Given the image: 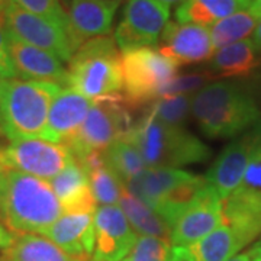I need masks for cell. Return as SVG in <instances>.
Listing matches in <instances>:
<instances>
[{
	"mask_svg": "<svg viewBox=\"0 0 261 261\" xmlns=\"http://www.w3.org/2000/svg\"><path fill=\"white\" fill-rule=\"evenodd\" d=\"M65 3H67V5H68V3H70V0H64ZM111 2H116V3H119V5H121L122 3V0H111Z\"/></svg>",
	"mask_w": 261,
	"mask_h": 261,
	"instance_id": "ee69618b",
	"label": "cell"
},
{
	"mask_svg": "<svg viewBox=\"0 0 261 261\" xmlns=\"http://www.w3.org/2000/svg\"><path fill=\"white\" fill-rule=\"evenodd\" d=\"M214 79L215 77L209 73V70L197 71V73H187L183 75L177 74L163 89L160 97L177 96V94H195Z\"/></svg>",
	"mask_w": 261,
	"mask_h": 261,
	"instance_id": "1f68e13d",
	"label": "cell"
},
{
	"mask_svg": "<svg viewBox=\"0 0 261 261\" xmlns=\"http://www.w3.org/2000/svg\"><path fill=\"white\" fill-rule=\"evenodd\" d=\"M192 100L193 94L164 96L148 105L147 111L163 123L183 126L192 115Z\"/></svg>",
	"mask_w": 261,
	"mask_h": 261,
	"instance_id": "f546056e",
	"label": "cell"
},
{
	"mask_svg": "<svg viewBox=\"0 0 261 261\" xmlns=\"http://www.w3.org/2000/svg\"><path fill=\"white\" fill-rule=\"evenodd\" d=\"M123 187L157 212L171 228L178 216L202 195L207 181L180 168L145 167Z\"/></svg>",
	"mask_w": 261,
	"mask_h": 261,
	"instance_id": "5b68a950",
	"label": "cell"
},
{
	"mask_svg": "<svg viewBox=\"0 0 261 261\" xmlns=\"http://www.w3.org/2000/svg\"><path fill=\"white\" fill-rule=\"evenodd\" d=\"M224 224L222 200L207 185L202 195L187 207L170 228L174 247H190Z\"/></svg>",
	"mask_w": 261,
	"mask_h": 261,
	"instance_id": "5bb4252c",
	"label": "cell"
},
{
	"mask_svg": "<svg viewBox=\"0 0 261 261\" xmlns=\"http://www.w3.org/2000/svg\"><path fill=\"white\" fill-rule=\"evenodd\" d=\"M261 65V57L252 39H244L218 49L211 58L209 73L215 79H247Z\"/></svg>",
	"mask_w": 261,
	"mask_h": 261,
	"instance_id": "7402d4cb",
	"label": "cell"
},
{
	"mask_svg": "<svg viewBox=\"0 0 261 261\" xmlns=\"http://www.w3.org/2000/svg\"><path fill=\"white\" fill-rule=\"evenodd\" d=\"M15 238H16V235L9 231L8 228H6V225H3L0 222V250H8L12 244L15 243Z\"/></svg>",
	"mask_w": 261,
	"mask_h": 261,
	"instance_id": "e575fe53",
	"label": "cell"
},
{
	"mask_svg": "<svg viewBox=\"0 0 261 261\" xmlns=\"http://www.w3.org/2000/svg\"><path fill=\"white\" fill-rule=\"evenodd\" d=\"M12 2L27 12L53 20L64 28L67 27V12L60 0H12Z\"/></svg>",
	"mask_w": 261,
	"mask_h": 261,
	"instance_id": "d6a6232c",
	"label": "cell"
},
{
	"mask_svg": "<svg viewBox=\"0 0 261 261\" xmlns=\"http://www.w3.org/2000/svg\"><path fill=\"white\" fill-rule=\"evenodd\" d=\"M0 203H2V192H0Z\"/></svg>",
	"mask_w": 261,
	"mask_h": 261,
	"instance_id": "bcb514c9",
	"label": "cell"
},
{
	"mask_svg": "<svg viewBox=\"0 0 261 261\" xmlns=\"http://www.w3.org/2000/svg\"><path fill=\"white\" fill-rule=\"evenodd\" d=\"M92 103L70 87L61 89L53 100L42 138L56 144H67L83 125Z\"/></svg>",
	"mask_w": 261,
	"mask_h": 261,
	"instance_id": "d6986e66",
	"label": "cell"
},
{
	"mask_svg": "<svg viewBox=\"0 0 261 261\" xmlns=\"http://www.w3.org/2000/svg\"><path fill=\"white\" fill-rule=\"evenodd\" d=\"M252 42H254V45H255V49H257V53L260 54L261 57V19L260 22L257 23V28L254 29V35H252Z\"/></svg>",
	"mask_w": 261,
	"mask_h": 261,
	"instance_id": "74e56055",
	"label": "cell"
},
{
	"mask_svg": "<svg viewBox=\"0 0 261 261\" xmlns=\"http://www.w3.org/2000/svg\"><path fill=\"white\" fill-rule=\"evenodd\" d=\"M102 157L108 168L123 185L147 167L138 148L128 138L113 142L103 151Z\"/></svg>",
	"mask_w": 261,
	"mask_h": 261,
	"instance_id": "83f0119b",
	"label": "cell"
},
{
	"mask_svg": "<svg viewBox=\"0 0 261 261\" xmlns=\"http://www.w3.org/2000/svg\"><path fill=\"white\" fill-rule=\"evenodd\" d=\"M94 251L96 261H123L138 235L132 229L119 206H100L94 212Z\"/></svg>",
	"mask_w": 261,
	"mask_h": 261,
	"instance_id": "9a60e30c",
	"label": "cell"
},
{
	"mask_svg": "<svg viewBox=\"0 0 261 261\" xmlns=\"http://www.w3.org/2000/svg\"><path fill=\"white\" fill-rule=\"evenodd\" d=\"M224 224L251 244L261 235V121L260 135L254 145L243 181L232 195L222 200Z\"/></svg>",
	"mask_w": 261,
	"mask_h": 261,
	"instance_id": "9c48e42d",
	"label": "cell"
},
{
	"mask_svg": "<svg viewBox=\"0 0 261 261\" xmlns=\"http://www.w3.org/2000/svg\"><path fill=\"white\" fill-rule=\"evenodd\" d=\"M248 245L232 226L222 224L200 241L186 247L187 261H229Z\"/></svg>",
	"mask_w": 261,
	"mask_h": 261,
	"instance_id": "603a6c76",
	"label": "cell"
},
{
	"mask_svg": "<svg viewBox=\"0 0 261 261\" xmlns=\"http://www.w3.org/2000/svg\"><path fill=\"white\" fill-rule=\"evenodd\" d=\"M67 8L65 29L75 53L87 41L111 34L119 3L111 0H70Z\"/></svg>",
	"mask_w": 261,
	"mask_h": 261,
	"instance_id": "2e32d148",
	"label": "cell"
},
{
	"mask_svg": "<svg viewBox=\"0 0 261 261\" xmlns=\"http://www.w3.org/2000/svg\"><path fill=\"white\" fill-rule=\"evenodd\" d=\"M0 261H9V260H8V258L5 257V254L2 252V254H0Z\"/></svg>",
	"mask_w": 261,
	"mask_h": 261,
	"instance_id": "7bdbcfd3",
	"label": "cell"
},
{
	"mask_svg": "<svg viewBox=\"0 0 261 261\" xmlns=\"http://www.w3.org/2000/svg\"><path fill=\"white\" fill-rule=\"evenodd\" d=\"M2 19L6 32L22 42L41 48L63 63H68L74 56L67 31L56 22L27 12L13 2L2 10Z\"/></svg>",
	"mask_w": 261,
	"mask_h": 261,
	"instance_id": "8fae6325",
	"label": "cell"
},
{
	"mask_svg": "<svg viewBox=\"0 0 261 261\" xmlns=\"http://www.w3.org/2000/svg\"><path fill=\"white\" fill-rule=\"evenodd\" d=\"M0 171H2V168H0Z\"/></svg>",
	"mask_w": 261,
	"mask_h": 261,
	"instance_id": "7dc6e473",
	"label": "cell"
},
{
	"mask_svg": "<svg viewBox=\"0 0 261 261\" xmlns=\"http://www.w3.org/2000/svg\"><path fill=\"white\" fill-rule=\"evenodd\" d=\"M77 163L83 167L89 177L96 203L102 206H113L119 203L125 187L121 180L105 164L102 152H94Z\"/></svg>",
	"mask_w": 261,
	"mask_h": 261,
	"instance_id": "d4e9b609",
	"label": "cell"
},
{
	"mask_svg": "<svg viewBox=\"0 0 261 261\" xmlns=\"http://www.w3.org/2000/svg\"><path fill=\"white\" fill-rule=\"evenodd\" d=\"M173 251L170 238L140 235L123 261H168Z\"/></svg>",
	"mask_w": 261,
	"mask_h": 261,
	"instance_id": "4dcf8cb0",
	"label": "cell"
},
{
	"mask_svg": "<svg viewBox=\"0 0 261 261\" xmlns=\"http://www.w3.org/2000/svg\"><path fill=\"white\" fill-rule=\"evenodd\" d=\"M68 87L92 102L121 93L122 57L115 38L97 37L79 48L68 61Z\"/></svg>",
	"mask_w": 261,
	"mask_h": 261,
	"instance_id": "8992f818",
	"label": "cell"
},
{
	"mask_svg": "<svg viewBox=\"0 0 261 261\" xmlns=\"http://www.w3.org/2000/svg\"><path fill=\"white\" fill-rule=\"evenodd\" d=\"M192 116L205 137L228 140L258 123L261 111L241 82L218 80L193 94Z\"/></svg>",
	"mask_w": 261,
	"mask_h": 261,
	"instance_id": "6da1fadb",
	"label": "cell"
},
{
	"mask_svg": "<svg viewBox=\"0 0 261 261\" xmlns=\"http://www.w3.org/2000/svg\"><path fill=\"white\" fill-rule=\"evenodd\" d=\"M61 87L54 83L3 79L0 87V130L10 141L42 137L53 100Z\"/></svg>",
	"mask_w": 261,
	"mask_h": 261,
	"instance_id": "277c9868",
	"label": "cell"
},
{
	"mask_svg": "<svg viewBox=\"0 0 261 261\" xmlns=\"http://www.w3.org/2000/svg\"><path fill=\"white\" fill-rule=\"evenodd\" d=\"M132 125L130 109L122 93L100 97L93 100L83 125L65 145L77 161H82L125 138Z\"/></svg>",
	"mask_w": 261,
	"mask_h": 261,
	"instance_id": "52a82bcc",
	"label": "cell"
},
{
	"mask_svg": "<svg viewBox=\"0 0 261 261\" xmlns=\"http://www.w3.org/2000/svg\"><path fill=\"white\" fill-rule=\"evenodd\" d=\"M123 100L129 109L155 102L178 74V65L155 48H137L122 51Z\"/></svg>",
	"mask_w": 261,
	"mask_h": 261,
	"instance_id": "ba28073f",
	"label": "cell"
},
{
	"mask_svg": "<svg viewBox=\"0 0 261 261\" xmlns=\"http://www.w3.org/2000/svg\"><path fill=\"white\" fill-rule=\"evenodd\" d=\"M168 261H187L186 248L185 247H174L173 245V251L170 254Z\"/></svg>",
	"mask_w": 261,
	"mask_h": 261,
	"instance_id": "d590c367",
	"label": "cell"
},
{
	"mask_svg": "<svg viewBox=\"0 0 261 261\" xmlns=\"http://www.w3.org/2000/svg\"><path fill=\"white\" fill-rule=\"evenodd\" d=\"M74 160L65 144L37 138L10 141V144L0 148L2 170H13L47 181L60 174Z\"/></svg>",
	"mask_w": 261,
	"mask_h": 261,
	"instance_id": "30bf717a",
	"label": "cell"
},
{
	"mask_svg": "<svg viewBox=\"0 0 261 261\" xmlns=\"http://www.w3.org/2000/svg\"><path fill=\"white\" fill-rule=\"evenodd\" d=\"M2 83H3V77L0 75V87H2Z\"/></svg>",
	"mask_w": 261,
	"mask_h": 261,
	"instance_id": "f6af8a7d",
	"label": "cell"
},
{
	"mask_svg": "<svg viewBox=\"0 0 261 261\" xmlns=\"http://www.w3.org/2000/svg\"><path fill=\"white\" fill-rule=\"evenodd\" d=\"M170 19V8L159 0H128L115 41L121 51L155 48Z\"/></svg>",
	"mask_w": 261,
	"mask_h": 261,
	"instance_id": "7c38bea8",
	"label": "cell"
},
{
	"mask_svg": "<svg viewBox=\"0 0 261 261\" xmlns=\"http://www.w3.org/2000/svg\"><path fill=\"white\" fill-rule=\"evenodd\" d=\"M250 10H251L252 13H254L257 18L261 19V0H251Z\"/></svg>",
	"mask_w": 261,
	"mask_h": 261,
	"instance_id": "f35d334b",
	"label": "cell"
},
{
	"mask_svg": "<svg viewBox=\"0 0 261 261\" xmlns=\"http://www.w3.org/2000/svg\"><path fill=\"white\" fill-rule=\"evenodd\" d=\"M160 3H163V5H166L168 8H171V6H174V5H181L185 0H159Z\"/></svg>",
	"mask_w": 261,
	"mask_h": 261,
	"instance_id": "60d3db41",
	"label": "cell"
},
{
	"mask_svg": "<svg viewBox=\"0 0 261 261\" xmlns=\"http://www.w3.org/2000/svg\"><path fill=\"white\" fill-rule=\"evenodd\" d=\"M250 6L251 0H185L176 9V19L181 23L209 27Z\"/></svg>",
	"mask_w": 261,
	"mask_h": 261,
	"instance_id": "cb8c5ba5",
	"label": "cell"
},
{
	"mask_svg": "<svg viewBox=\"0 0 261 261\" xmlns=\"http://www.w3.org/2000/svg\"><path fill=\"white\" fill-rule=\"evenodd\" d=\"M125 138L138 148L147 167L180 168L205 163L212 155V149L185 126L163 123L148 111Z\"/></svg>",
	"mask_w": 261,
	"mask_h": 261,
	"instance_id": "3957f363",
	"label": "cell"
},
{
	"mask_svg": "<svg viewBox=\"0 0 261 261\" xmlns=\"http://www.w3.org/2000/svg\"><path fill=\"white\" fill-rule=\"evenodd\" d=\"M49 186L60 200L63 214H94L96 199H94L89 177L83 167L74 160L67 167L51 178Z\"/></svg>",
	"mask_w": 261,
	"mask_h": 261,
	"instance_id": "44dd1931",
	"label": "cell"
},
{
	"mask_svg": "<svg viewBox=\"0 0 261 261\" xmlns=\"http://www.w3.org/2000/svg\"><path fill=\"white\" fill-rule=\"evenodd\" d=\"M119 207L137 235L170 238V226L167 222L151 207L129 195L126 190L122 192Z\"/></svg>",
	"mask_w": 261,
	"mask_h": 261,
	"instance_id": "4316f807",
	"label": "cell"
},
{
	"mask_svg": "<svg viewBox=\"0 0 261 261\" xmlns=\"http://www.w3.org/2000/svg\"><path fill=\"white\" fill-rule=\"evenodd\" d=\"M3 254L9 261H86L89 258L70 257L45 237L35 233L16 235L15 243Z\"/></svg>",
	"mask_w": 261,
	"mask_h": 261,
	"instance_id": "484cf974",
	"label": "cell"
},
{
	"mask_svg": "<svg viewBox=\"0 0 261 261\" xmlns=\"http://www.w3.org/2000/svg\"><path fill=\"white\" fill-rule=\"evenodd\" d=\"M159 51L176 64L192 65L209 61L215 47L211 31L196 23L168 22L161 34Z\"/></svg>",
	"mask_w": 261,
	"mask_h": 261,
	"instance_id": "e0dca14e",
	"label": "cell"
},
{
	"mask_svg": "<svg viewBox=\"0 0 261 261\" xmlns=\"http://www.w3.org/2000/svg\"><path fill=\"white\" fill-rule=\"evenodd\" d=\"M229 261H252L251 255L248 254V251L243 252V254H237L235 257H232Z\"/></svg>",
	"mask_w": 261,
	"mask_h": 261,
	"instance_id": "ab89813d",
	"label": "cell"
},
{
	"mask_svg": "<svg viewBox=\"0 0 261 261\" xmlns=\"http://www.w3.org/2000/svg\"><path fill=\"white\" fill-rule=\"evenodd\" d=\"M258 18L250 9H244L218 20L211 28L212 44L216 49L244 41L257 28Z\"/></svg>",
	"mask_w": 261,
	"mask_h": 261,
	"instance_id": "f1b7e54d",
	"label": "cell"
},
{
	"mask_svg": "<svg viewBox=\"0 0 261 261\" xmlns=\"http://www.w3.org/2000/svg\"><path fill=\"white\" fill-rule=\"evenodd\" d=\"M94 214H63L41 235L70 257H92L94 251Z\"/></svg>",
	"mask_w": 261,
	"mask_h": 261,
	"instance_id": "ffe728a7",
	"label": "cell"
},
{
	"mask_svg": "<svg viewBox=\"0 0 261 261\" xmlns=\"http://www.w3.org/2000/svg\"><path fill=\"white\" fill-rule=\"evenodd\" d=\"M8 44L18 79L68 87V71L60 58L41 48L25 44L10 34H8Z\"/></svg>",
	"mask_w": 261,
	"mask_h": 261,
	"instance_id": "ac0fdd59",
	"label": "cell"
},
{
	"mask_svg": "<svg viewBox=\"0 0 261 261\" xmlns=\"http://www.w3.org/2000/svg\"><path fill=\"white\" fill-rule=\"evenodd\" d=\"M0 218L15 235L41 233L63 215L47 180L13 170L0 171Z\"/></svg>",
	"mask_w": 261,
	"mask_h": 261,
	"instance_id": "7a4b0ae2",
	"label": "cell"
},
{
	"mask_svg": "<svg viewBox=\"0 0 261 261\" xmlns=\"http://www.w3.org/2000/svg\"><path fill=\"white\" fill-rule=\"evenodd\" d=\"M9 3H12V0H0V12L5 9Z\"/></svg>",
	"mask_w": 261,
	"mask_h": 261,
	"instance_id": "b9f144b4",
	"label": "cell"
},
{
	"mask_svg": "<svg viewBox=\"0 0 261 261\" xmlns=\"http://www.w3.org/2000/svg\"><path fill=\"white\" fill-rule=\"evenodd\" d=\"M247 251L251 255L252 261H261V237L260 240L254 244L251 248H248Z\"/></svg>",
	"mask_w": 261,
	"mask_h": 261,
	"instance_id": "8d00e7d4",
	"label": "cell"
},
{
	"mask_svg": "<svg viewBox=\"0 0 261 261\" xmlns=\"http://www.w3.org/2000/svg\"><path fill=\"white\" fill-rule=\"evenodd\" d=\"M0 75L3 79H18L15 65L12 63V57L9 53V44H8V34L3 25L2 12H0Z\"/></svg>",
	"mask_w": 261,
	"mask_h": 261,
	"instance_id": "836d02e7",
	"label": "cell"
},
{
	"mask_svg": "<svg viewBox=\"0 0 261 261\" xmlns=\"http://www.w3.org/2000/svg\"><path fill=\"white\" fill-rule=\"evenodd\" d=\"M258 135L260 122L237 140L231 141L206 171L205 180L221 200L232 195L241 185Z\"/></svg>",
	"mask_w": 261,
	"mask_h": 261,
	"instance_id": "4fadbf2b",
	"label": "cell"
}]
</instances>
